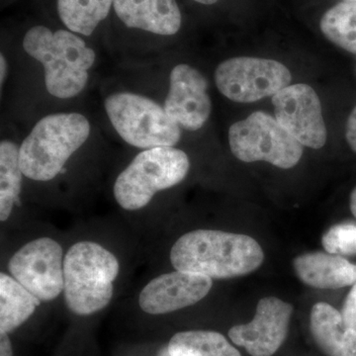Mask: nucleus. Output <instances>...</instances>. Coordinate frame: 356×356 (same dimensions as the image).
Segmentation results:
<instances>
[{"label": "nucleus", "instance_id": "obj_1", "mask_svg": "<svg viewBox=\"0 0 356 356\" xmlns=\"http://www.w3.org/2000/svg\"><path fill=\"white\" fill-rule=\"evenodd\" d=\"M170 259L177 270L229 280L259 269L264 254L252 236L220 229H195L178 238Z\"/></svg>", "mask_w": 356, "mask_h": 356}, {"label": "nucleus", "instance_id": "obj_30", "mask_svg": "<svg viewBox=\"0 0 356 356\" xmlns=\"http://www.w3.org/2000/svg\"><path fill=\"white\" fill-rule=\"evenodd\" d=\"M339 1H344V2H356V0H339Z\"/></svg>", "mask_w": 356, "mask_h": 356}, {"label": "nucleus", "instance_id": "obj_28", "mask_svg": "<svg viewBox=\"0 0 356 356\" xmlns=\"http://www.w3.org/2000/svg\"><path fill=\"white\" fill-rule=\"evenodd\" d=\"M193 1L197 2L199 4H202V6H210L218 3L220 0H193Z\"/></svg>", "mask_w": 356, "mask_h": 356}, {"label": "nucleus", "instance_id": "obj_13", "mask_svg": "<svg viewBox=\"0 0 356 356\" xmlns=\"http://www.w3.org/2000/svg\"><path fill=\"white\" fill-rule=\"evenodd\" d=\"M212 278L175 270L161 274L143 288L139 306L149 315H165L194 305L212 289Z\"/></svg>", "mask_w": 356, "mask_h": 356}, {"label": "nucleus", "instance_id": "obj_19", "mask_svg": "<svg viewBox=\"0 0 356 356\" xmlns=\"http://www.w3.org/2000/svg\"><path fill=\"white\" fill-rule=\"evenodd\" d=\"M19 147L10 140L0 143V221L6 222L19 203L22 188Z\"/></svg>", "mask_w": 356, "mask_h": 356}, {"label": "nucleus", "instance_id": "obj_25", "mask_svg": "<svg viewBox=\"0 0 356 356\" xmlns=\"http://www.w3.org/2000/svg\"><path fill=\"white\" fill-rule=\"evenodd\" d=\"M0 356H13V344L6 332H0Z\"/></svg>", "mask_w": 356, "mask_h": 356}, {"label": "nucleus", "instance_id": "obj_27", "mask_svg": "<svg viewBox=\"0 0 356 356\" xmlns=\"http://www.w3.org/2000/svg\"><path fill=\"white\" fill-rule=\"evenodd\" d=\"M350 206L351 213H353V216L356 218V186L350 194Z\"/></svg>", "mask_w": 356, "mask_h": 356}, {"label": "nucleus", "instance_id": "obj_29", "mask_svg": "<svg viewBox=\"0 0 356 356\" xmlns=\"http://www.w3.org/2000/svg\"><path fill=\"white\" fill-rule=\"evenodd\" d=\"M159 356H172L170 355V350H168V346H166V348H163V350H161V353H159Z\"/></svg>", "mask_w": 356, "mask_h": 356}, {"label": "nucleus", "instance_id": "obj_12", "mask_svg": "<svg viewBox=\"0 0 356 356\" xmlns=\"http://www.w3.org/2000/svg\"><path fill=\"white\" fill-rule=\"evenodd\" d=\"M163 107L180 128L191 132L200 130L212 111L206 77L191 65H175L170 72Z\"/></svg>", "mask_w": 356, "mask_h": 356}, {"label": "nucleus", "instance_id": "obj_7", "mask_svg": "<svg viewBox=\"0 0 356 356\" xmlns=\"http://www.w3.org/2000/svg\"><path fill=\"white\" fill-rule=\"evenodd\" d=\"M232 153L245 163L266 161L277 168H294L303 156V145L282 127L275 118L262 111L229 127Z\"/></svg>", "mask_w": 356, "mask_h": 356}, {"label": "nucleus", "instance_id": "obj_14", "mask_svg": "<svg viewBox=\"0 0 356 356\" xmlns=\"http://www.w3.org/2000/svg\"><path fill=\"white\" fill-rule=\"evenodd\" d=\"M118 19L130 29L173 36L181 29L182 14L177 0H114Z\"/></svg>", "mask_w": 356, "mask_h": 356}, {"label": "nucleus", "instance_id": "obj_23", "mask_svg": "<svg viewBox=\"0 0 356 356\" xmlns=\"http://www.w3.org/2000/svg\"><path fill=\"white\" fill-rule=\"evenodd\" d=\"M344 324L356 332V282L346 300H344L343 311H341Z\"/></svg>", "mask_w": 356, "mask_h": 356}, {"label": "nucleus", "instance_id": "obj_6", "mask_svg": "<svg viewBox=\"0 0 356 356\" xmlns=\"http://www.w3.org/2000/svg\"><path fill=\"white\" fill-rule=\"evenodd\" d=\"M110 123L124 142L137 149L175 147L181 128L168 116L165 107L138 93L115 92L104 100Z\"/></svg>", "mask_w": 356, "mask_h": 356}, {"label": "nucleus", "instance_id": "obj_3", "mask_svg": "<svg viewBox=\"0 0 356 356\" xmlns=\"http://www.w3.org/2000/svg\"><path fill=\"white\" fill-rule=\"evenodd\" d=\"M90 122L76 112H60L40 119L19 147L23 175L48 182L65 172V163L86 144Z\"/></svg>", "mask_w": 356, "mask_h": 356}, {"label": "nucleus", "instance_id": "obj_21", "mask_svg": "<svg viewBox=\"0 0 356 356\" xmlns=\"http://www.w3.org/2000/svg\"><path fill=\"white\" fill-rule=\"evenodd\" d=\"M320 29L332 44L356 55V2L339 1L320 20Z\"/></svg>", "mask_w": 356, "mask_h": 356}, {"label": "nucleus", "instance_id": "obj_5", "mask_svg": "<svg viewBox=\"0 0 356 356\" xmlns=\"http://www.w3.org/2000/svg\"><path fill=\"white\" fill-rule=\"evenodd\" d=\"M189 168L188 156L177 147L144 149L115 180V200L126 211L143 209L156 193L179 184Z\"/></svg>", "mask_w": 356, "mask_h": 356}, {"label": "nucleus", "instance_id": "obj_16", "mask_svg": "<svg viewBox=\"0 0 356 356\" xmlns=\"http://www.w3.org/2000/svg\"><path fill=\"white\" fill-rule=\"evenodd\" d=\"M310 330L314 341L327 356H356V332L344 324L336 308L318 302L312 308Z\"/></svg>", "mask_w": 356, "mask_h": 356}, {"label": "nucleus", "instance_id": "obj_10", "mask_svg": "<svg viewBox=\"0 0 356 356\" xmlns=\"http://www.w3.org/2000/svg\"><path fill=\"white\" fill-rule=\"evenodd\" d=\"M275 119L303 146L322 149L327 127L317 92L308 84L288 86L273 96Z\"/></svg>", "mask_w": 356, "mask_h": 356}, {"label": "nucleus", "instance_id": "obj_22", "mask_svg": "<svg viewBox=\"0 0 356 356\" xmlns=\"http://www.w3.org/2000/svg\"><path fill=\"white\" fill-rule=\"evenodd\" d=\"M322 243L329 254L356 255V225H334L323 235Z\"/></svg>", "mask_w": 356, "mask_h": 356}, {"label": "nucleus", "instance_id": "obj_15", "mask_svg": "<svg viewBox=\"0 0 356 356\" xmlns=\"http://www.w3.org/2000/svg\"><path fill=\"white\" fill-rule=\"evenodd\" d=\"M293 267L304 284L318 289H339L356 282V264L341 255L307 252L295 257Z\"/></svg>", "mask_w": 356, "mask_h": 356}, {"label": "nucleus", "instance_id": "obj_20", "mask_svg": "<svg viewBox=\"0 0 356 356\" xmlns=\"http://www.w3.org/2000/svg\"><path fill=\"white\" fill-rule=\"evenodd\" d=\"M168 346L172 356H242L226 337L213 331L177 332Z\"/></svg>", "mask_w": 356, "mask_h": 356}, {"label": "nucleus", "instance_id": "obj_26", "mask_svg": "<svg viewBox=\"0 0 356 356\" xmlns=\"http://www.w3.org/2000/svg\"><path fill=\"white\" fill-rule=\"evenodd\" d=\"M7 74H8V62H7L6 56L1 53V55H0V86H1V91L3 89L4 83H6Z\"/></svg>", "mask_w": 356, "mask_h": 356}, {"label": "nucleus", "instance_id": "obj_11", "mask_svg": "<svg viewBox=\"0 0 356 356\" xmlns=\"http://www.w3.org/2000/svg\"><path fill=\"white\" fill-rule=\"evenodd\" d=\"M293 306L276 297L259 300L252 322L234 325L229 337L252 356H273L284 343Z\"/></svg>", "mask_w": 356, "mask_h": 356}, {"label": "nucleus", "instance_id": "obj_9", "mask_svg": "<svg viewBox=\"0 0 356 356\" xmlns=\"http://www.w3.org/2000/svg\"><path fill=\"white\" fill-rule=\"evenodd\" d=\"M65 254L62 245L49 236L35 238L11 257L8 270L41 302H51L64 293Z\"/></svg>", "mask_w": 356, "mask_h": 356}, {"label": "nucleus", "instance_id": "obj_24", "mask_svg": "<svg viewBox=\"0 0 356 356\" xmlns=\"http://www.w3.org/2000/svg\"><path fill=\"white\" fill-rule=\"evenodd\" d=\"M346 138L350 149L356 153V106L346 122Z\"/></svg>", "mask_w": 356, "mask_h": 356}, {"label": "nucleus", "instance_id": "obj_4", "mask_svg": "<svg viewBox=\"0 0 356 356\" xmlns=\"http://www.w3.org/2000/svg\"><path fill=\"white\" fill-rule=\"evenodd\" d=\"M120 262L100 243L81 241L65 254V305L74 315L90 316L106 308L114 296Z\"/></svg>", "mask_w": 356, "mask_h": 356}, {"label": "nucleus", "instance_id": "obj_18", "mask_svg": "<svg viewBox=\"0 0 356 356\" xmlns=\"http://www.w3.org/2000/svg\"><path fill=\"white\" fill-rule=\"evenodd\" d=\"M114 0H57V13L70 31L89 37L108 17Z\"/></svg>", "mask_w": 356, "mask_h": 356}, {"label": "nucleus", "instance_id": "obj_2", "mask_svg": "<svg viewBox=\"0 0 356 356\" xmlns=\"http://www.w3.org/2000/svg\"><path fill=\"white\" fill-rule=\"evenodd\" d=\"M22 46L29 57L43 65L44 86L53 97H76L88 86L96 54L81 35L35 25L26 31Z\"/></svg>", "mask_w": 356, "mask_h": 356}, {"label": "nucleus", "instance_id": "obj_17", "mask_svg": "<svg viewBox=\"0 0 356 356\" xmlns=\"http://www.w3.org/2000/svg\"><path fill=\"white\" fill-rule=\"evenodd\" d=\"M41 301L13 276L0 273V332L10 334L24 324Z\"/></svg>", "mask_w": 356, "mask_h": 356}, {"label": "nucleus", "instance_id": "obj_8", "mask_svg": "<svg viewBox=\"0 0 356 356\" xmlns=\"http://www.w3.org/2000/svg\"><path fill=\"white\" fill-rule=\"evenodd\" d=\"M292 81L289 69L277 60L236 57L215 70V83L232 102L252 103L275 95Z\"/></svg>", "mask_w": 356, "mask_h": 356}]
</instances>
